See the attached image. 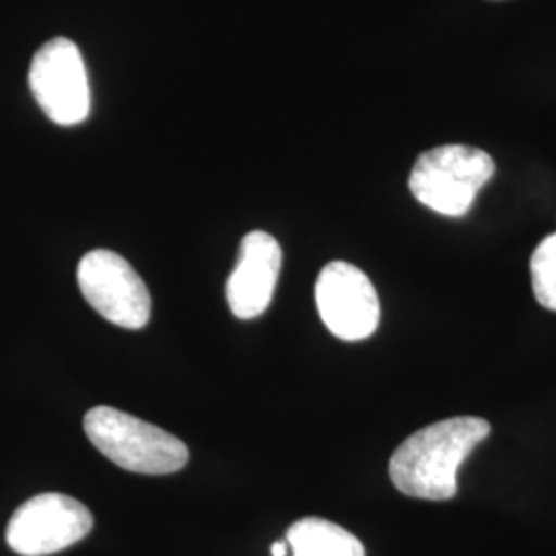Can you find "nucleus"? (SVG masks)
<instances>
[{"mask_svg":"<svg viewBox=\"0 0 556 556\" xmlns=\"http://www.w3.org/2000/svg\"><path fill=\"white\" fill-rule=\"evenodd\" d=\"M491 435V422L454 417L418 429L390 457V478L406 497L450 501L457 495V472L478 443Z\"/></svg>","mask_w":556,"mask_h":556,"instance_id":"obj_1","label":"nucleus"},{"mask_svg":"<svg viewBox=\"0 0 556 556\" xmlns=\"http://www.w3.org/2000/svg\"><path fill=\"white\" fill-rule=\"evenodd\" d=\"M80 293L101 318L126 330H140L151 318V295L139 273L110 250L83 256L77 270Z\"/></svg>","mask_w":556,"mask_h":556,"instance_id":"obj_5","label":"nucleus"},{"mask_svg":"<svg viewBox=\"0 0 556 556\" xmlns=\"http://www.w3.org/2000/svg\"><path fill=\"white\" fill-rule=\"evenodd\" d=\"M316 303L321 321L340 340H365L378 330V291L369 277L349 262H330L321 268Z\"/></svg>","mask_w":556,"mask_h":556,"instance_id":"obj_7","label":"nucleus"},{"mask_svg":"<svg viewBox=\"0 0 556 556\" xmlns=\"http://www.w3.org/2000/svg\"><path fill=\"white\" fill-rule=\"evenodd\" d=\"M83 425L89 441L124 470L163 477L178 472L188 462L184 441L112 406L91 408Z\"/></svg>","mask_w":556,"mask_h":556,"instance_id":"obj_2","label":"nucleus"},{"mask_svg":"<svg viewBox=\"0 0 556 556\" xmlns=\"http://www.w3.org/2000/svg\"><path fill=\"white\" fill-rule=\"evenodd\" d=\"M270 555H273V556L289 555V544H287V540H285V542H277V544H273V548H270Z\"/></svg>","mask_w":556,"mask_h":556,"instance_id":"obj_11","label":"nucleus"},{"mask_svg":"<svg viewBox=\"0 0 556 556\" xmlns=\"http://www.w3.org/2000/svg\"><path fill=\"white\" fill-rule=\"evenodd\" d=\"M93 530L91 511L60 493H43L25 501L7 528V544L21 556L60 553L89 536Z\"/></svg>","mask_w":556,"mask_h":556,"instance_id":"obj_6","label":"nucleus"},{"mask_svg":"<svg viewBox=\"0 0 556 556\" xmlns=\"http://www.w3.org/2000/svg\"><path fill=\"white\" fill-rule=\"evenodd\" d=\"M29 87L43 114L60 126H77L89 116V79L75 41L43 43L29 66Z\"/></svg>","mask_w":556,"mask_h":556,"instance_id":"obj_4","label":"nucleus"},{"mask_svg":"<svg viewBox=\"0 0 556 556\" xmlns=\"http://www.w3.org/2000/svg\"><path fill=\"white\" fill-rule=\"evenodd\" d=\"M530 273L538 303L556 312V233L538 243L530 260Z\"/></svg>","mask_w":556,"mask_h":556,"instance_id":"obj_10","label":"nucleus"},{"mask_svg":"<svg viewBox=\"0 0 556 556\" xmlns=\"http://www.w3.org/2000/svg\"><path fill=\"white\" fill-rule=\"evenodd\" d=\"M293 556H365L357 536L321 517H305L287 532Z\"/></svg>","mask_w":556,"mask_h":556,"instance_id":"obj_9","label":"nucleus"},{"mask_svg":"<svg viewBox=\"0 0 556 556\" xmlns=\"http://www.w3.org/2000/svg\"><path fill=\"white\" fill-rule=\"evenodd\" d=\"M495 176L493 157L468 144H441L418 157L408 179L413 197L443 217H464Z\"/></svg>","mask_w":556,"mask_h":556,"instance_id":"obj_3","label":"nucleus"},{"mask_svg":"<svg viewBox=\"0 0 556 556\" xmlns=\"http://www.w3.org/2000/svg\"><path fill=\"white\" fill-rule=\"evenodd\" d=\"M280 264L282 250L270 233L252 231L243 238L236 270L227 280V301L233 316L258 318L268 309L277 289Z\"/></svg>","mask_w":556,"mask_h":556,"instance_id":"obj_8","label":"nucleus"}]
</instances>
